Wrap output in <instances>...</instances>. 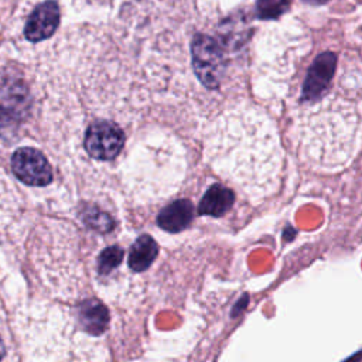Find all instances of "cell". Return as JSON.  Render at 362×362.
I'll return each instance as SVG.
<instances>
[{
    "label": "cell",
    "mask_w": 362,
    "mask_h": 362,
    "mask_svg": "<svg viewBox=\"0 0 362 362\" xmlns=\"http://www.w3.org/2000/svg\"><path fill=\"white\" fill-rule=\"evenodd\" d=\"M14 175L27 185L42 187L52 180V170L44 154L31 147H21L11 156Z\"/></svg>",
    "instance_id": "cell-3"
},
{
    "label": "cell",
    "mask_w": 362,
    "mask_h": 362,
    "mask_svg": "<svg viewBox=\"0 0 362 362\" xmlns=\"http://www.w3.org/2000/svg\"><path fill=\"white\" fill-rule=\"evenodd\" d=\"M158 253V246L148 235H141L129 252V267L133 272H144L150 267Z\"/></svg>",
    "instance_id": "cell-9"
},
{
    "label": "cell",
    "mask_w": 362,
    "mask_h": 362,
    "mask_svg": "<svg viewBox=\"0 0 362 362\" xmlns=\"http://www.w3.org/2000/svg\"><path fill=\"white\" fill-rule=\"evenodd\" d=\"M290 0H257L256 13L259 18L273 20L288 10Z\"/></svg>",
    "instance_id": "cell-10"
},
{
    "label": "cell",
    "mask_w": 362,
    "mask_h": 362,
    "mask_svg": "<svg viewBox=\"0 0 362 362\" xmlns=\"http://www.w3.org/2000/svg\"><path fill=\"white\" fill-rule=\"evenodd\" d=\"M123 259V250L119 246H109L99 255L98 270L100 274H109L116 269Z\"/></svg>",
    "instance_id": "cell-12"
},
{
    "label": "cell",
    "mask_w": 362,
    "mask_h": 362,
    "mask_svg": "<svg viewBox=\"0 0 362 362\" xmlns=\"http://www.w3.org/2000/svg\"><path fill=\"white\" fill-rule=\"evenodd\" d=\"M233 199V192L229 188L221 184H214L206 189V192L201 198L198 212L201 215L221 216L230 209Z\"/></svg>",
    "instance_id": "cell-8"
},
{
    "label": "cell",
    "mask_w": 362,
    "mask_h": 362,
    "mask_svg": "<svg viewBox=\"0 0 362 362\" xmlns=\"http://www.w3.org/2000/svg\"><path fill=\"white\" fill-rule=\"evenodd\" d=\"M307 3H311V4H322V3H325L327 0H305Z\"/></svg>",
    "instance_id": "cell-13"
},
{
    "label": "cell",
    "mask_w": 362,
    "mask_h": 362,
    "mask_svg": "<svg viewBox=\"0 0 362 362\" xmlns=\"http://www.w3.org/2000/svg\"><path fill=\"white\" fill-rule=\"evenodd\" d=\"M79 324L92 335L102 334L109 324L107 308L96 298L82 301L79 304Z\"/></svg>",
    "instance_id": "cell-7"
},
{
    "label": "cell",
    "mask_w": 362,
    "mask_h": 362,
    "mask_svg": "<svg viewBox=\"0 0 362 362\" xmlns=\"http://www.w3.org/2000/svg\"><path fill=\"white\" fill-rule=\"evenodd\" d=\"M83 221L89 228L100 233L110 232L115 225L113 219L106 212H102L98 208H88V211L83 214Z\"/></svg>",
    "instance_id": "cell-11"
},
{
    "label": "cell",
    "mask_w": 362,
    "mask_h": 362,
    "mask_svg": "<svg viewBox=\"0 0 362 362\" xmlns=\"http://www.w3.org/2000/svg\"><path fill=\"white\" fill-rule=\"evenodd\" d=\"M337 57L334 52L320 54L311 64L308 74L303 85V99L315 100L331 83V79L335 72Z\"/></svg>",
    "instance_id": "cell-4"
},
{
    "label": "cell",
    "mask_w": 362,
    "mask_h": 362,
    "mask_svg": "<svg viewBox=\"0 0 362 362\" xmlns=\"http://www.w3.org/2000/svg\"><path fill=\"white\" fill-rule=\"evenodd\" d=\"M194 218V206L187 199H177L164 206L158 216L157 223L161 229L175 233L185 229Z\"/></svg>",
    "instance_id": "cell-6"
},
{
    "label": "cell",
    "mask_w": 362,
    "mask_h": 362,
    "mask_svg": "<svg viewBox=\"0 0 362 362\" xmlns=\"http://www.w3.org/2000/svg\"><path fill=\"white\" fill-rule=\"evenodd\" d=\"M4 356V344H3V341H1V338H0V359Z\"/></svg>",
    "instance_id": "cell-14"
},
{
    "label": "cell",
    "mask_w": 362,
    "mask_h": 362,
    "mask_svg": "<svg viewBox=\"0 0 362 362\" xmlns=\"http://www.w3.org/2000/svg\"><path fill=\"white\" fill-rule=\"evenodd\" d=\"M59 23V8L52 0L44 1L31 13L25 23V38L38 42L54 34Z\"/></svg>",
    "instance_id": "cell-5"
},
{
    "label": "cell",
    "mask_w": 362,
    "mask_h": 362,
    "mask_svg": "<svg viewBox=\"0 0 362 362\" xmlns=\"http://www.w3.org/2000/svg\"><path fill=\"white\" fill-rule=\"evenodd\" d=\"M124 144L122 129L112 122H96L90 124L85 136V148L96 160L115 158Z\"/></svg>",
    "instance_id": "cell-2"
},
{
    "label": "cell",
    "mask_w": 362,
    "mask_h": 362,
    "mask_svg": "<svg viewBox=\"0 0 362 362\" xmlns=\"http://www.w3.org/2000/svg\"><path fill=\"white\" fill-rule=\"evenodd\" d=\"M192 68L199 82L208 89H216L223 79L228 58L218 40L206 34H197L191 42Z\"/></svg>",
    "instance_id": "cell-1"
}]
</instances>
